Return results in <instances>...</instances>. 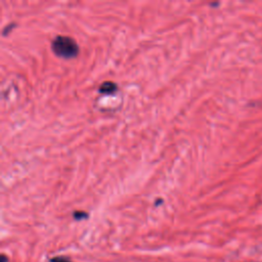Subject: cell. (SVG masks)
<instances>
[{"label":"cell","mask_w":262,"mask_h":262,"mask_svg":"<svg viewBox=\"0 0 262 262\" xmlns=\"http://www.w3.org/2000/svg\"><path fill=\"white\" fill-rule=\"evenodd\" d=\"M73 216H74L75 220H84V218H87V216H88V215H87V213H85V212L77 211V212H74Z\"/></svg>","instance_id":"cell-3"},{"label":"cell","mask_w":262,"mask_h":262,"mask_svg":"<svg viewBox=\"0 0 262 262\" xmlns=\"http://www.w3.org/2000/svg\"><path fill=\"white\" fill-rule=\"evenodd\" d=\"M50 262H72L69 258L67 257H64V256H58V257H54L50 259Z\"/></svg>","instance_id":"cell-4"},{"label":"cell","mask_w":262,"mask_h":262,"mask_svg":"<svg viewBox=\"0 0 262 262\" xmlns=\"http://www.w3.org/2000/svg\"><path fill=\"white\" fill-rule=\"evenodd\" d=\"M2 262H8V257L6 256L4 254L2 255Z\"/></svg>","instance_id":"cell-5"},{"label":"cell","mask_w":262,"mask_h":262,"mask_svg":"<svg viewBox=\"0 0 262 262\" xmlns=\"http://www.w3.org/2000/svg\"><path fill=\"white\" fill-rule=\"evenodd\" d=\"M52 50L56 56L66 60L76 58L79 54L77 42L73 38L64 35H58L52 40Z\"/></svg>","instance_id":"cell-1"},{"label":"cell","mask_w":262,"mask_h":262,"mask_svg":"<svg viewBox=\"0 0 262 262\" xmlns=\"http://www.w3.org/2000/svg\"><path fill=\"white\" fill-rule=\"evenodd\" d=\"M117 92V85L112 81H106L100 86V92L104 94H112Z\"/></svg>","instance_id":"cell-2"}]
</instances>
